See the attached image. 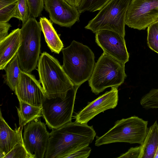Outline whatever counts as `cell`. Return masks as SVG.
I'll return each mask as SVG.
<instances>
[{"label":"cell","mask_w":158,"mask_h":158,"mask_svg":"<svg viewBox=\"0 0 158 158\" xmlns=\"http://www.w3.org/2000/svg\"><path fill=\"white\" fill-rule=\"evenodd\" d=\"M96 133L92 126L71 121L50 133L45 158H64L78 150L88 146Z\"/></svg>","instance_id":"6da1fadb"},{"label":"cell","mask_w":158,"mask_h":158,"mask_svg":"<svg viewBox=\"0 0 158 158\" xmlns=\"http://www.w3.org/2000/svg\"><path fill=\"white\" fill-rule=\"evenodd\" d=\"M37 68L39 81L48 98H64L74 85L58 60L46 52L41 54Z\"/></svg>","instance_id":"7a4b0ae2"},{"label":"cell","mask_w":158,"mask_h":158,"mask_svg":"<svg viewBox=\"0 0 158 158\" xmlns=\"http://www.w3.org/2000/svg\"><path fill=\"white\" fill-rule=\"evenodd\" d=\"M62 51L64 71L74 85L80 86L92 74L95 64L94 53L87 46L75 40Z\"/></svg>","instance_id":"3957f363"},{"label":"cell","mask_w":158,"mask_h":158,"mask_svg":"<svg viewBox=\"0 0 158 158\" xmlns=\"http://www.w3.org/2000/svg\"><path fill=\"white\" fill-rule=\"evenodd\" d=\"M20 29L21 42L17 52L22 71L30 73L37 66L41 48V29L39 22L31 16Z\"/></svg>","instance_id":"277c9868"},{"label":"cell","mask_w":158,"mask_h":158,"mask_svg":"<svg viewBox=\"0 0 158 158\" xmlns=\"http://www.w3.org/2000/svg\"><path fill=\"white\" fill-rule=\"evenodd\" d=\"M125 64L103 52L95 64L89 80L92 91L98 94L106 88L118 87L127 77Z\"/></svg>","instance_id":"5b68a950"},{"label":"cell","mask_w":158,"mask_h":158,"mask_svg":"<svg viewBox=\"0 0 158 158\" xmlns=\"http://www.w3.org/2000/svg\"><path fill=\"white\" fill-rule=\"evenodd\" d=\"M148 124V121L135 116L118 120L105 134L96 136L95 145L99 146L116 142L141 144L147 133Z\"/></svg>","instance_id":"8992f818"},{"label":"cell","mask_w":158,"mask_h":158,"mask_svg":"<svg viewBox=\"0 0 158 158\" xmlns=\"http://www.w3.org/2000/svg\"><path fill=\"white\" fill-rule=\"evenodd\" d=\"M131 0H110L85 27L93 33L102 30L125 35V19Z\"/></svg>","instance_id":"52a82bcc"},{"label":"cell","mask_w":158,"mask_h":158,"mask_svg":"<svg viewBox=\"0 0 158 158\" xmlns=\"http://www.w3.org/2000/svg\"><path fill=\"white\" fill-rule=\"evenodd\" d=\"M79 86L69 89L64 98L45 97L42 104V116L51 129L57 128L71 121Z\"/></svg>","instance_id":"ba28073f"},{"label":"cell","mask_w":158,"mask_h":158,"mask_svg":"<svg viewBox=\"0 0 158 158\" xmlns=\"http://www.w3.org/2000/svg\"><path fill=\"white\" fill-rule=\"evenodd\" d=\"M158 20V0H131L126 15V25L145 30Z\"/></svg>","instance_id":"9c48e42d"},{"label":"cell","mask_w":158,"mask_h":158,"mask_svg":"<svg viewBox=\"0 0 158 158\" xmlns=\"http://www.w3.org/2000/svg\"><path fill=\"white\" fill-rule=\"evenodd\" d=\"M50 133L45 124L37 118L25 126L23 141L27 152L33 158H44Z\"/></svg>","instance_id":"30bf717a"},{"label":"cell","mask_w":158,"mask_h":158,"mask_svg":"<svg viewBox=\"0 0 158 158\" xmlns=\"http://www.w3.org/2000/svg\"><path fill=\"white\" fill-rule=\"evenodd\" d=\"M95 33V41L103 52L119 62H128L129 54L124 37L111 31L102 30Z\"/></svg>","instance_id":"8fae6325"},{"label":"cell","mask_w":158,"mask_h":158,"mask_svg":"<svg viewBox=\"0 0 158 158\" xmlns=\"http://www.w3.org/2000/svg\"><path fill=\"white\" fill-rule=\"evenodd\" d=\"M40 83L30 73L21 71L14 91L18 99L34 106H42L45 96Z\"/></svg>","instance_id":"7c38bea8"},{"label":"cell","mask_w":158,"mask_h":158,"mask_svg":"<svg viewBox=\"0 0 158 158\" xmlns=\"http://www.w3.org/2000/svg\"><path fill=\"white\" fill-rule=\"evenodd\" d=\"M117 87H111V90L89 103L77 114L75 122L87 124L91 119L100 113L115 108L118 104V91Z\"/></svg>","instance_id":"4fadbf2b"},{"label":"cell","mask_w":158,"mask_h":158,"mask_svg":"<svg viewBox=\"0 0 158 158\" xmlns=\"http://www.w3.org/2000/svg\"><path fill=\"white\" fill-rule=\"evenodd\" d=\"M51 20L61 27H70L79 19L77 8L65 0H44V7Z\"/></svg>","instance_id":"5bb4252c"},{"label":"cell","mask_w":158,"mask_h":158,"mask_svg":"<svg viewBox=\"0 0 158 158\" xmlns=\"http://www.w3.org/2000/svg\"><path fill=\"white\" fill-rule=\"evenodd\" d=\"M0 158L4 157L17 144H23L22 137L23 127L13 130L2 117L0 111Z\"/></svg>","instance_id":"9a60e30c"},{"label":"cell","mask_w":158,"mask_h":158,"mask_svg":"<svg viewBox=\"0 0 158 158\" xmlns=\"http://www.w3.org/2000/svg\"><path fill=\"white\" fill-rule=\"evenodd\" d=\"M21 42L20 29L12 31L0 41V69H4L17 53Z\"/></svg>","instance_id":"2e32d148"},{"label":"cell","mask_w":158,"mask_h":158,"mask_svg":"<svg viewBox=\"0 0 158 158\" xmlns=\"http://www.w3.org/2000/svg\"><path fill=\"white\" fill-rule=\"evenodd\" d=\"M39 23L48 46L52 52L59 54L63 48L64 45L51 21L43 17L40 18Z\"/></svg>","instance_id":"e0dca14e"},{"label":"cell","mask_w":158,"mask_h":158,"mask_svg":"<svg viewBox=\"0 0 158 158\" xmlns=\"http://www.w3.org/2000/svg\"><path fill=\"white\" fill-rule=\"evenodd\" d=\"M140 145V158H154L158 147V124L156 121L148 128L144 141Z\"/></svg>","instance_id":"ac0fdd59"},{"label":"cell","mask_w":158,"mask_h":158,"mask_svg":"<svg viewBox=\"0 0 158 158\" xmlns=\"http://www.w3.org/2000/svg\"><path fill=\"white\" fill-rule=\"evenodd\" d=\"M19 106L17 108L19 127H23L29 122L42 116V106H34L18 99Z\"/></svg>","instance_id":"d6986e66"},{"label":"cell","mask_w":158,"mask_h":158,"mask_svg":"<svg viewBox=\"0 0 158 158\" xmlns=\"http://www.w3.org/2000/svg\"><path fill=\"white\" fill-rule=\"evenodd\" d=\"M5 72V81L10 89L15 91L21 71L17 53L4 68Z\"/></svg>","instance_id":"ffe728a7"},{"label":"cell","mask_w":158,"mask_h":158,"mask_svg":"<svg viewBox=\"0 0 158 158\" xmlns=\"http://www.w3.org/2000/svg\"><path fill=\"white\" fill-rule=\"evenodd\" d=\"M110 0H81L77 7L80 14L100 10Z\"/></svg>","instance_id":"44dd1931"},{"label":"cell","mask_w":158,"mask_h":158,"mask_svg":"<svg viewBox=\"0 0 158 158\" xmlns=\"http://www.w3.org/2000/svg\"><path fill=\"white\" fill-rule=\"evenodd\" d=\"M140 103L146 109H158V89H153L141 98Z\"/></svg>","instance_id":"7402d4cb"},{"label":"cell","mask_w":158,"mask_h":158,"mask_svg":"<svg viewBox=\"0 0 158 158\" xmlns=\"http://www.w3.org/2000/svg\"><path fill=\"white\" fill-rule=\"evenodd\" d=\"M147 28L148 45L151 49L158 53V20Z\"/></svg>","instance_id":"603a6c76"},{"label":"cell","mask_w":158,"mask_h":158,"mask_svg":"<svg viewBox=\"0 0 158 158\" xmlns=\"http://www.w3.org/2000/svg\"><path fill=\"white\" fill-rule=\"evenodd\" d=\"M31 16L27 0H17V5L14 17L21 20L23 24L25 23Z\"/></svg>","instance_id":"cb8c5ba5"},{"label":"cell","mask_w":158,"mask_h":158,"mask_svg":"<svg viewBox=\"0 0 158 158\" xmlns=\"http://www.w3.org/2000/svg\"><path fill=\"white\" fill-rule=\"evenodd\" d=\"M3 158H33L25 148L24 144L16 145Z\"/></svg>","instance_id":"d4e9b609"},{"label":"cell","mask_w":158,"mask_h":158,"mask_svg":"<svg viewBox=\"0 0 158 158\" xmlns=\"http://www.w3.org/2000/svg\"><path fill=\"white\" fill-rule=\"evenodd\" d=\"M31 16L37 18L41 14L44 7V0H27Z\"/></svg>","instance_id":"484cf974"},{"label":"cell","mask_w":158,"mask_h":158,"mask_svg":"<svg viewBox=\"0 0 158 158\" xmlns=\"http://www.w3.org/2000/svg\"><path fill=\"white\" fill-rule=\"evenodd\" d=\"M17 5V1L0 10V22H7L14 17Z\"/></svg>","instance_id":"4316f807"},{"label":"cell","mask_w":158,"mask_h":158,"mask_svg":"<svg viewBox=\"0 0 158 158\" xmlns=\"http://www.w3.org/2000/svg\"><path fill=\"white\" fill-rule=\"evenodd\" d=\"M91 150L90 148L87 146L65 156L64 158H87L89 156Z\"/></svg>","instance_id":"83f0119b"},{"label":"cell","mask_w":158,"mask_h":158,"mask_svg":"<svg viewBox=\"0 0 158 158\" xmlns=\"http://www.w3.org/2000/svg\"><path fill=\"white\" fill-rule=\"evenodd\" d=\"M141 152L140 145L130 148L128 151L118 158H140Z\"/></svg>","instance_id":"f1b7e54d"},{"label":"cell","mask_w":158,"mask_h":158,"mask_svg":"<svg viewBox=\"0 0 158 158\" xmlns=\"http://www.w3.org/2000/svg\"><path fill=\"white\" fill-rule=\"evenodd\" d=\"M11 27L8 22H0V41L8 35V31Z\"/></svg>","instance_id":"f546056e"},{"label":"cell","mask_w":158,"mask_h":158,"mask_svg":"<svg viewBox=\"0 0 158 158\" xmlns=\"http://www.w3.org/2000/svg\"><path fill=\"white\" fill-rule=\"evenodd\" d=\"M17 1V0H0V10Z\"/></svg>","instance_id":"4dcf8cb0"},{"label":"cell","mask_w":158,"mask_h":158,"mask_svg":"<svg viewBox=\"0 0 158 158\" xmlns=\"http://www.w3.org/2000/svg\"><path fill=\"white\" fill-rule=\"evenodd\" d=\"M71 5L77 7L81 0H65Z\"/></svg>","instance_id":"1f68e13d"},{"label":"cell","mask_w":158,"mask_h":158,"mask_svg":"<svg viewBox=\"0 0 158 158\" xmlns=\"http://www.w3.org/2000/svg\"><path fill=\"white\" fill-rule=\"evenodd\" d=\"M158 158V147L157 148V150L156 155L154 157V158Z\"/></svg>","instance_id":"d6a6232c"}]
</instances>
